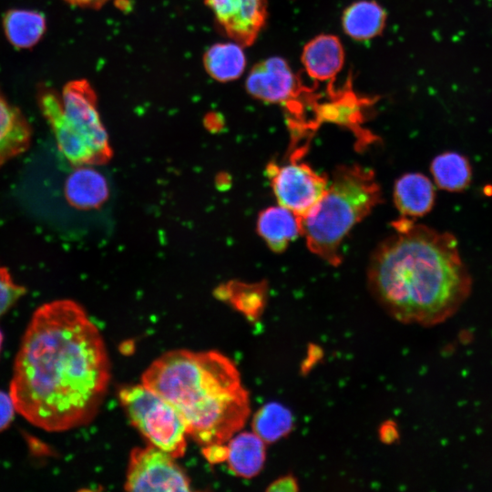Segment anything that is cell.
<instances>
[{
    "label": "cell",
    "mask_w": 492,
    "mask_h": 492,
    "mask_svg": "<svg viewBox=\"0 0 492 492\" xmlns=\"http://www.w3.org/2000/svg\"><path fill=\"white\" fill-rule=\"evenodd\" d=\"M109 380L103 338L78 303L56 300L35 311L10 383L16 412L48 432L85 425L98 412Z\"/></svg>",
    "instance_id": "6da1fadb"
},
{
    "label": "cell",
    "mask_w": 492,
    "mask_h": 492,
    "mask_svg": "<svg viewBox=\"0 0 492 492\" xmlns=\"http://www.w3.org/2000/svg\"><path fill=\"white\" fill-rule=\"evenodd\" d=\"M395 231L372 253L367 269L372 295L403 323H443L460 308L472 286L456 238L415 222Z\"/></svg>",
    "instance_id": "7a4b0ae2"
},
{
    "label": "cell",
    "mask_w": 492,
    "mask_h": 492,
    "mask_svg": "<svg viewBox=\"0 0 492 492\" xmlns=\"http://www.w3.org/2000/svg\"><path fill=\"white\" fill-rule=\"evenodd\" d=\"M141 383L177 410L188 436L202 446L225 444L250 415L237 366L217 351L167 352L146 369Z\"/></svg>",
    "instance_id": "3957f363"
},
{
    "label": "cell",
    "mask_w": 492,
    "mask_h": 492,
    "mask_svg": "<svg viewBox=\"0 0 492 492\" xmlns=\"http://www.w3.org/2000/svg\"><path fill=\"white\" fill-rule=\"evenodd\" d=\"M381 201V189L371 169L338 166L323 197L301 218L302 235L310 251L338 266L342 241Z\"/></svg>",
    "instance_id": "277c9868"
},
{
    "label": "cell",
    "mask_w": 492,
    "mask_h": 492,
    "mask_svg": "<svg viewBox=\"0 0 492 492\" xmlns=\"http://www.w3.org/2000/svg\"><path fill=\"white\" fill-rule=\"evenodd\" d=\"M38 104L59 151L70 164L78 167L109 160L112 149L99 118L96 93L88 81L68 82L61 98L51 90H44Z\"/></svg>",
    "instance_id": "5b68a950"
},
{
    "label": "cell",
    "mask_w": 492,
    "mask_h": 492,
    "mask_svg": "<svg viewBox=\"0 0 492 492\" xmlns=\"http://www.w3.org/2000/svg\"><path fill=\"white\" fill-rule=\"evenodd\" d=\"M119 400L131 424L149 444L174 458L183 456L187 447L186 426L168 401L142 383L122 388Z\"/></svg>",
    "instance_id": "8992f818"
},
{
    "label": "cell",
    "mask_w": 492,
    "mask_h": 492,
    "mask_svg": "<svg viewBox=\"0 0 492 492\" xmlns=\"http://www.w3.org/2000/svg\"><path fill=\"white\" fill-rule=\"evenodd\" d=\"M307 148H296L282 166L270 163L266 172L279 205L303 217L324 194L329 179L302 161Z\"/></svg>",
    "instance_id": "52a82bcc"
},
{
    "label": "cell",
    "mask_w": 492,
    "mask_h": 492,
    "mask_svg": "<svg viewBox=\"0 0 492 492\" xmlns=\"http://www.w3.org/2000/svg\"><path fill=\"white\" fill-rule=\"evenodd\" d=\"M127 491H190V481L175 458L149 444L134 448L129 456Z\"/></svg>",
    "instance_id": "ba28073f"
},
{
    "label": "cell",
    "mask_w": 492,
    "mask_h": 492,
    "mask_svg": "<svg viewBox=\"0 0 492 492\" xmlns=\"http://www.w3.org/2000/svg\"><path fill=\"white\" fill-rule=\"evenodd\" d=\"M248 93L268 103L296 106L295 98L302 93L298 77L282 57L272 56L256 64L246 79Z\"/></svg>",
    "instance_id": "9c48e42d"
},
{
    "label": "cell",
    "mask_w": 492,
    "mask_h": 492,
    "mask_svg": "<svg viewBox=\"0 0 492 492\" xmlns=\"http://www.w3.org/2000/svg\"><path fill=\"white\" fill-rule=\"evenodd\" d=\"M226 34L241 46L257 38L266 20L265 0H205Z\"/></svg>",
    "instance_id": "30bf717a"
},
{
    "label": "cell",
    "mask_w": 492,
    "mask_h": 492,
    "mask_svg": "<svg viewBox=\"0 0 492 492\" xmlns=\"http://www.w3.org/2000/svg\"><path fill=\"white\" fill-rule=\"evenodd\" d=\"M344 52L340 39L333 35H319L309 41L302 54L308 76L318 81L333 79L340 72Z\"/></svg>",
    "instance_id": "8fae6325"
},
{
    "label": "cell",
    "mask_w": 492,
    "mask_h": 492,
    "mask_svg": "<svg viewBox=\"0 0 492 492\" xmlns=\"http://www.w3.org/2000/svg\"><path fill=\"white\" fill-rule=\"evenodd\" d=\"M394 201L400 219L414 220L427 214L435 203L431 180L421 173H406L395 182Z\"/></svg>",
    "instance_id": "7c38bea8"
},
{
    "label": "cell",
    "mask_w": 492,
    "mask_h": 492,
    "mask_svg": "<svg viewBox=\"0 0 492 492\" xmlns=\"http://www.w3.org/2000/svg\"><path fill=\"white\" fill-rule=\"evenodd\" d=\"M65 184V197L74 208L92 210L102 206L109 195L105 177L87 165L75 167Z\"/></svg>",
    "instance_id": "4fadbf2b"
},
{
    "label": "cell",
    "mask_w": 492,
    "mask_h": 492,
    "mask_svg": "<svg viewBox=\"0 0 492 492\" xmlns=\"http://www.w3.org/2000/svg\"><path fill=\"white\" fill-rule=\"evenodd\" d=\"M31 138L32 129L25 116L0 92V168L26 151Z\"/></svg>",
    "instance_id": "5bb4252c"
},
{
    "label": "cell",
    "mask_w": 492,
    "mask_h": 492,
    "mask_svg": "<svg viewBox=\"0 0 492 492\" xmlns=\"http://www.w3.org/2000/svg\"><path fill=\"white\" fill-rule=\"evenodd\" d=\"M256 228L259 235L274 252L284 251L291 241L302 235L301 219L281 205L261 210Z\"/></svg>",
    "instance_id": "9a60e30c"
},
{
    "label": "cell",
    "mask_w": 492,
    "mask_h": 492,
    "mask_svg": "<svg viewBox=\"0 0 492 492\" xmlns=\"http://www.w3.org/2000/svg\"><path fill=\"white\" fill-rule=\"evenodd\" d=\"M266 443L254 432H242L228 441L227 462L230 470L243 478L257 476L263 467Z\"/></svg>",
    "instance_id": "2e32d148"
},
{
    "label": "cell",
    "mask_w": 492,
    "mask_h": 492,
    "mask_svg": "<svg viewBox=\"0 0 492 492\" xmlns=\"http://www.w3.org/2000/svg\"><path fill=\"white\" fill-rule=\"evenodd\" d=\"M386 15L382 6L372 0H361L349 5L343 14V28L355 40H368L382 33Z\"/></svg>",
    "instance_id": "e0dca14e"
},
{
    "label": "cell",
    "mask_w": 492,
    "mask_h": 492,
    "mask_svg": "<svg viewBox=\"0 0 492 492\" xmlns=\"http://www.w3.org/2000/svg\"><path fill=\"white\" fill-rule=\"evenodd\" d=\"M207 73L220 82H228L241 77L246 67L242 46L235 41L218 43L204 55Z\"/></svg>",
    "instance_id": "ac0fdd59"
},
{
    "label": "cell",
    "mask_w": 492,
    "mask_h": 492,
    "mask_svg": "<svg viewBox=\"0 0 492 492\" xmlns=\"http://www.w3.org/2000/svg\"><path fill=\"white\" fill-rule=\"evenodd\" d=\"M3 25L7 40L16 48L34 46L46 31L44 15L32 10H10L5 14Z\"/></svg>",
    "instance_id": "d6986e66"
},
{
    "label": "cell",
    "mask_w": 492,
    "mask_h": 492,
    "mask_svg": "<svg viewBox=\"0 0 492 492\" xmlns=\"http://www.w3.org/2000/svg\"><path fill=\"white\" fill-rule=\"evenodd\" d=\"M430 170L438 188L449 192L465 190L472 178L468 159L453 151L437 155L431 162Z\"/></svg>",
    "instance_id": "ffe728a7"
},
{
    "label": "cell",
    "mask_w": 492,
    "mask_h": 492,
    "mask_svg": "<svg viewBox=\"0 0 492 492\" xmlns=\"http://www.w3.org/2000/svg\"><path fill=\"white\" fill-rule=\"evenodd\" d=\"M267 295L265 282L244 283L231 282L218 289L220 299L227 300L249 320L256 321L261 314Z\"/></svg>",
    "instance_id": "44dd1931"
},
{
    "label": "cell",
    "mask_w": 492,
    "mask_h": 492,
    "mask_svg": "<svg viewBox=\"0 0 492 492\" xmlns=\"http://www.w3.org/2000/svg\"><path fill=\"white\" fill-rule=\"evenodd\" d=\"M292 412L279 403L261 406L252 419V430L265 443H273L286 436L293 427Z\"/></svg>",
    "instance_id": "7402d4cb"
},
{
    "label": "cell",
    "mask_w": 492,
    "mask_h": 492,
    "mask_svg": "<svg viewBox=\"0 0 492 492\" xmlns=\"http://www.w3.org/2000/svg\"><path fill=\"white\" fill-rule=\"evenodd\" d=\"M359 101L352 95L334 99L321 106L316 111L318 121H332L343 126L355 128L361 118Z\"/></svg>",
    "instance_id": "603a6c76"
},
{
    "label": "cell",
    "mask_w": 492,
    "mask_h": 492,
    "mask_svg": "<svg viewBox=\"0 0 492 492\" xmlns=\"http://www.w3.org/2000/svg\"><path fill=\"white\" fill-rule=\"evenodd\" d=\"M26 292L25 287L15 283L9 271L0 266V317Z\"/></svg>",
    "instance_id": "cb8c5ba5"
},
{
    "label": "cell",
    "mask_w": 492,
    "mask_h": 492,
    "mask_svg": "<svg viewBox=\"0 0 492 492\" xmlns=\"http://www.w3.org/2000/svg\"><path fill=\"white\" fill-rule=\"evenodd\" d=\"M15 408L10 395L0 391V431L11 423Z\"/></svg>",
    "instance_id": "d4e9b609"
},
{
    "label": "cell",
    "mask_w": 492,
    "mask_h": 492,
    "mask_svg": "<svg viewBox=\"0 0 492 492\" xmlns=\"http://www.w3.org/2000/svg\"><path fill=\"white\" fill-rule=\"evenodd\" d=\"M203 456L210 464L226 461L228 456V446L225 444H211L203 446Z\"/></svg>",
    "instance_id": "484cf974"
},
{
    "label": "cell",
    "mask_w": 492,
    "mask_h": 492,
    "mask_svg": "<svg viewBox=\"0 0 492 492\" xmlns=\"http://www.w3.org/2000/svg\"><path fill=\"white\" fill-rule=\"evenodd\" d=\"M269 491H297L298 483L294 477L292 475H286L274 480L268 487Z\"/></svg>",
    "instance_id": "4316f807"
},
{
    "label": "cell",
    "mask_w": 492,
    "mask_h": 492,
    "mask_svg": "<svg viewBox=\"0 0 492 492\" xmlns=\"http://www.w3.org/2000/svg\"><path fill=\"white\" fill-rule=\"evenodd\" d=\"M380 433L382 439L385 442L393 441L397 436L395 427L393 425H389V423L382 426Z\"/></svg>",
    "instance_id": "83f0119b"
},
{
    "label": "cell",
    "mask_w": 492,
    "mask_h": 492,
    "mask_svg": "<svg viewBox=\"0 0 492 492\" xmlns=\"http://www.w3.org/2000/svg\"><path fill=\"white\" fill-rule=\"evenodd\" d=\"M65 1L71 5H79V6L98 7L109 0H65Z\"/></svg>",
    "instance_id": "f1b7e54d"
},
{
    "label": "cell",
    "mask_w": 492,
    "mask_h": 492,
    "mask_svg": "<svg viewBox=\"0 0 492 492\" xmlns=\"http://www.w3.org/2000/svg\"><path fill=\"white\" fill-rule=\"evenodd\" d=\"M2 342H3V335H2V333L0 332V350L2 346Z\"/></svg>",
    "instance_id": "f546056e"
}]
</instances>
